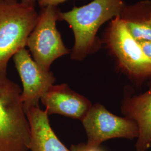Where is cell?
Instances as JSON below:
<instances>
[{
	"label": "cell",
	"mask_w": 151,
	"mask_h": 151,
	"mask_svg": "<svg viewBox=\"0 0 151 151\" xmlns=\"http://www.w3.org/2000/svg\"><path fill=\"white\" fill-rule=\"evenodd\" d=\"M124 0H93L70 11L58 12V20L67 22L72 29L75 43L70 52L73 60L81 61L97 51L100 44L97 32L109 20L120 16Z\"/></svg>",
	"instance_id": "obj_1"
},
{
	"label": "cell",
	"mask_w": 151,
	"mask_h": 151,
	"mask_svg": "<svg viewBox=\"0 0 151 151\" xmlns=\"http://www.w3.org/2000/svg\"><path fill=\"white\" fill-rule=\"evenodd\" d=\"M19 86L0 73V151H28L30 128Z\"/></svg>",
	"instance_id": "obj_2"
},
{
	"label": "cell",
	"mask_w": 151,
	"mask_h": 151,
	"mask_svg": "<svg viewBox=\"0 0 151 151\" xmlns=\"http://www.w3.org/2000/svg\"><path fill=\"white\" fill-rule=\"evenodd\" d=\"M38 15L35 7L18 0L0 2V73H7L9 60L27 46Z\"/></svg>",
	"instance_id": "obj_3"
},
{
	"label": "cell",
	"mask_w": 151,
	"mask_h": 151,
	"mask_svg": "<svg viewBox=\"0 0 151 151\" xmlns=\"http://www.w3.org/2000/svg\"><path fill=\"white\" fill-rule=\"evenodd\" d=\"M104 42L120 68L132 81L141 84L151 78V60L144 53L139 42L131 35L120 16L109 24Z\"/></svg>",
	"instance_id": "obj_4"
},
{
	"label": "cell",
	"mask_w": 151,
	"mask_h": 151,
	"mask_svg": "<svg viewBox=\"0 0 151 151\" xmlns=\"http://www.w3.org/2000/svg\"><path fill=\"white\" fill-rule=\"evenodd\" d=\"M59 11L55 6L42 8L37 24L27 38V46L32 59L47 71H49L55 60L70 52L63 43L56 26Z\"/></svg>",
	"instance_id": "obj_5"
},
{
	"label": "cell",
	"mask_w": 151,
	"mask_h": 151,
	"mask_svg": "<svg viewBox=\"0 0 151 151\" xmlns=\"http://www.w3.org/2000/svg\"><path fill=\"white\" fill-rule=\"evenodd\" d=\"M81 122L86 133L87 144L90 146H100L104 142L114 138L133 140L139 135L138 126L134 120L114 115L99 103L92 105Z\"/></svg>",
	"instance_id": "obj_6"
},
{
	"label": "cell",
	"mask_w": 151,
	"mask_h": 151,
	"mask_svg": "<svg viewBox=\"0 0 151 151\" xmlns=\"http://www.w3.org/2000/svg\"><path fill=\"white\" fill-rule=\"evenodd\" d=\"M13 60L22 80L21 97L25 111L39 105L41 97L53 85L55 78L52 72L42 69L25 48L17 52Z\"/></svg>",
	"instance_id": "obj_7"
},
{
	"label": "cell",
	"mask_w": 151,
	"mask_h": 151,
	"mask_svg": "<svg viewBox=\"0 0 151 151\" xmlns=\"http://www.w3.org/2000/svg\"><path fill=\"white\" fill-rule=\"evenodd\" d=\"M40 100L48 115L60 114L81 121L92 106L88 99L73 91L66 83L52 85Z\"/></svg>",
	"instance_id": "obj_8"
},
{
	"label": "cell",
	"mask_w": 151,
	"mask_h": 151,
	"mask_svg": "<svg viewBox=\"0 0 151 151\" xmlns=\"http://www.w3.org/2000/svg\"><path fill=\"white\" fill-rule=\"evenodd\" d=\"M120 110L124 117L134 120L138 126L136 151H148L151 148V86L139 95H125Z\"/></svg>",
	"instance_id": "obj_9"
},
{
	"label": "cell",
	"mask_w": 151,
	"mask_h": 151,
	"mask_svg": "<svg viewBox=\"0 0 151 151\" xmlns=\"http://www.w3.org/2000/svg\"><path fill=\"white\" fill-rule=\"evenodd\" d=\"M30 128V151H71L62 143L49 123L48 115L39 105L25 110Z\"/></svg>",
	"instance_id": "obj_10"
},
{
	"label": "cell",
	"mask_w": 151,
	"mask_h": 151,
	"mask_svg": "<svg viewBox=\"0 0 151 151\" xmlns=\"http://www.w3.org/2000/svg\"><path fill=\"white\" fill-rule=\"evenodd\" d=\"M125 13L122 12L120 16L131 35L138 42L151 41V22L149 17L137 15L133 8L123 9Z\"/></svg>",
	"instance_id": "obj_11"
},
{
	"label": "cell",
	"mask_w": 151,
	"mask_h": 151,
	"mask_svg": "<svg viewBox=\"0 0 151 151\" xmlns=\"http://www.w3.org/2000/svg\"><path fill=\"white\" fill-rule=\"evenodd\" d=\"M71 151H105L100 146H92L87 143H81L72 145L70 148Z\"/></svg>",
	"instance_id": "obj_12"
},
{
	"label": "cell",
	"mask_w": 151,
	"mask_h": 151,
	"mask_svg": "<svg viewBox=\"0 0 151 151\" xmlns=\"http://www.w3.org/2000/svg\"><path fill=\"white\" fill-rule=\"evenodd\" d=\"M67 0H38V3L41 8L47 6H55L65 2Z\"/></svg>",
	"instance_id": "obj_13"
},
{
	"label": "cell",
	"mask_w": 151,
	"mask_h": 151,
	"mask_svg": "<svg viewBox=\"0 0 151 151\" xmlns=\"http://www.w3.org/2000/svg\"><path fill=\"white\" fill-rule=\"evenodd\" d=\"M138 42L144 53L151 60V41H140Z\"/></svg>",
	"instance_id": "obj_14"
},
{
	"label": "cell",
	"mask_w": 151,
	"mask_h": 151,
	"mask_svg": "<svg viewBox=\"0 0 151 151\" xmlns=\"http://www.w3.org/2000/svg\"><path fill=\"white\" fill-rule=\"evenodd\" d=\"M37 1V0H20V2L28 5L35 7V6L36 5Z\"/></svg>",
	"instance_id": "obj_15"
},
{
	"label": "cell",
	"mask_w": 151,
	"mask_h": 151,
	"mask_svg": "<svg viewBox=\"0 0 151 151\" xmlns=\"http://www.w3.org/2000/svg\"><path fill=\"white\" fill-rule=\"evenodd\" d=\"M150 21L151 22V15H150Z\"/></svg>",
	"instance_id": "obj_16"
},
{
	"label": "cell",
	"mask_w": 151,
	"mask_h": 151,
	"mask_svg": "<svg viewBox=\"0 0 151 151\" xmlns=\"http://www.w3.org/2000/svg\"><path fill=\"white\" fill-rule=\"evenodd\" d=\"M4 1V0H0V2H2V1Z\"/></svg>",
	"instance_id": "obj_17"
}]
</instances>
